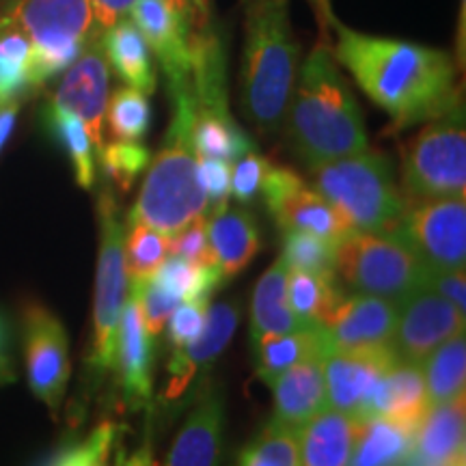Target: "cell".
I'll use <instances>...</instances> for the list:
<instances>
[{
    "label": "cell",
    "mask_w": 466,
    "mask_h": 466,
    "mask_svg": "<svg viewBox=\"0 0 466 466\" xmlns=\"http://www.w3.org/2000/svg\"><path fill=\"white\" fill-rule=\"evenodd\" d=\"M97 156H100L97 162H100L102 171L106 173V177L119 188V192L130 190L134 179L147 171L151 160L147 147H143L141 143L126 141L104 145V147L97 151Z\"/></svg>",
    "instance_id": "cell-40"
},
{
    "label": "cell",
    "mask_w": 466,
    "mask_h": 466,
    "mask_svg": "<svg viewBox=\"0 0 466 466\" xmlns=\"http://www.w3.org/2000/svg\"><path fill=\"white\" fill-rule=\"evenodd\" d=\"M439 466H464V458L451 460V462H445V464H439Z\"/></svg>",
    "instance_id": "cell-54"
},
{
    "label": "cell",
    "mask_w": 466,
    "mask_h": 466,
    "mask_svg": "<svg viewBox=\"0 0 466 466\" xmlns=\"http://www.w3.org/2000/svg\"><path fill=\"white\" fill-rule=\"evenodd\" d=\"M428 268L464 270L466 264V201H406L400 223L391 231Z\"/></svg>",
    "instance_id": "cell-9"
},
{
    "label": "cell",
    "mask_w": 466,
    "mask_h": 466,
    "mask_svg": "<svg viewBox=\"0 0 466 466\" xmlns=\"http://www.w3.org/2000/svg\"><path fill=\"white\" fill-rule=\"evenodd\" d=\"M102 48L108 67H113L127 86L138 89L145 96L156 91L158 76L154 67V55L130 17H124L102 33Z\"/></svg>",
    "instance_id": "cell-25"
},
{
    "label": "cell",
    "mask_w": 466,
    "mask_h": 466,
    "mask_svg": "<svg viewBox=\"0 0 466 466\" xmlns=\"http://www.w3.org/2000/svg\"><path fill=\"white\" fill-rule=\"evenodd\" d=\"M223 442V404L201 401L175 436L165 466H217Z\"/></svg>",
    "instance_id": "cell-24"
},
{
    "label": "cell",
    "mask_w": 466,
    "mask_h": 466,
    "mask_svg": "<svg viewBox=\"0 0 466 466\" xmlns=\"http://www.w3.org/2000/svg\"><path fill=\"white\" fill-rule=\"evenodd\" d=\"M104 124L116 141L141 143L151 124V106L145 93L132 86H121L108 97Z\"/></svg>",
    "instance_id": "cell-36"
},
{
    "label": "cell",
    "mask_w": 466,
    "mask_h": 466,
    "mask_svg": "<svg viewBox=\"0 0 466 466\" xmlns=\"http://www.w3.org/2000/svg\"><path fill=\"white\" fill-rule=\"evenodd\" d=\"M190 3V33L206 31L212 22V0H188Z\"/></svg>",
    "instance_id": "cell-49"
},
{
    "label": "cell",
    "mask_w": 466,
    "mask_h": 466,
    "mask_svg": "<svg viewBox=\"0 0 466 466\" xmlns=\"http://www.w3.org/2000/svg\"><path fill=\"white\" fill-rule=\"evenodd\" d=\"M326 17L337 33L335 61L391 116L395 127L432 121L460 104L458 69L445 50L359 33L337 22L330 11Z\"/></svg>",
    "instance_id": "cell-1"
},
{
    "label": "cell",
    "mask_w": 466,
    "mask_h": 466,
    "mask_svg": "<svg viewBox=\"0 0 466 466\" xmlns=\"http://www.w3.org/2000/svg\"><path fill=\"white\" fill-rule=\"evenodd\" d=\"M464 395L447 404L430 408L419 425L415 447L404 466H439L464 458L466 415Z\"/></svg>",
    "instance_id": "cell-22"
},
{
    "label": "cell",
    "mask_w": 466,
    "mask_h": 466,
    "mask_svg": "<svg viewBox=\"0 0 466 466\" xmlns=\"http://www.w3.org/2000/svg\"><path fill=\"white\" fill-rule=\"evenodd\" d=\"M208 233L225 279L240 275L259 253L258 223L247 209L225 206L212 212V218L208 220Z\"/></svg>",
    "instance_id": "cell-23"
},
{
    "label": "cell",
    "mask_w": 466,
    "mask_h": 466,
    "mask_svg": "<svg viewBox=\"0 0 466 466\" xmlns=\"http://www.w3.org/2000/svg\"><path fill=\"white\" fill-rule=\"evenodd\" d=\"M31 42L26 35L9 26H0V108L15 102L31 86L28 80Z\"/></svg>",
    "instance_id": "cell-37"
},
{
    "label": "cell",
    "mask_w": 466,
    "mask_h": 466,
    "mask_svg": "<svg viewBox=\"0 0 466 466\" xmlns=\"http://www.w3.org/2000/svg\"><path fill=\"white\" fill-rule=\"evenodd\" d=\"M299 69L300 44L291 31L289 0H247L242 106L261 134L283 127Z\"/></svg>",
    "instance_id": "cell-3"
},
{
    "label": "cell",
    "mask_w": 466,
    "mask_h": 466,
    "mask_svg": "<svg viewBox=\"0 0 466 466\" xmlns=\"http://www.w3.org/2000/svg\"><path fill=\"white\" fill-rule=\"evenodd\" d=\"M400 305L374 294H346L326 319L330 352L389 348L395 341Z\"/></svg>",
    "instance_id": "cell-15"
},
{
    "label": "cell",
    "mask_w": 466,
    "mask_h": 466,
    "mask_svg": "<svg viewBox=\"0 0 466 466\" xmlns=\"http://www.w3.org/2000/svg\"><path fill=\"white\" fill-rule=\"evenodd\" d=\"M311 188L339 209L354 231L391 233L406 209L391 160L380 151L365 149L311 167Z\"/></svg>",
    "instance_id": "cell-5"
},
{
    "label": "cell",
    "mask_w": 466,
    "mask_h": 466,
    "mask_svg": "<svg viewBox=\"0 0 466 466\" xmlns=\"http://www.w3.org/2000/svg\"><path fill=\"white\" fill-rule=\"evenodd\" d=\"M238 466H300L299 432L268 423L258 439L244 447Z\"/></svg>",
    "instance_id": "cell-39"
},
{
    "label": "cell",
    "mask_w": 466,
    "mask_h": 466,
    "mask_svg": "<svg viewBox=\"0 0 466 466\" xmlns=\"http://www.w3.org/2000/svg\"><path fill=\"white\" fill-rule=\"evenodd\" d=\"M7 371V324L0 316V376Z\"/></svg>",
    "instance_id": "cell-51"
},
{
    "label": "cell",
    "mask_w": 466,
    "mask_h": 466,
    "mask_svg": "<svg viewBox=\"0 0 466 466\" xmlns=\"http://www.w3.org/2000/svg\"><path fill=\"white\" fill-rule=\"evenodd\" d=\"M464 326L466 313L436 291L423 288L400 302L393 348L400 359L423 363L441 343L464 333Z\"/></svg>",
    "instance_id": "cell-13"
},
{
    "label": "cell",
    "mask_w": 466,
    "mask_h": 466,
    "mask_svg": "<svg viewBox=\"0 0 466 466\" xmlns=\"http://www.w3.org/2000/svg\"><path fill=\"white\" fill-rule=\"evenodd\" d=\"M238 326V309L231 302H209L203 330L184 348L173 350L168 360V384L165 389V400L173 401L182 398V393L195 380L201 367L212 363L231 341Z\"/></svg>",
    "instance_id": "cell-18"
},
{
    "label": "cell",
    "mask_w": 466,
    "mask_h": 466,
    "mask_svg": "<svg viewBox=\"0 0 466 466\" xmlns=\"http://www.w3.org/2000/svg\"><path fill=\"white\" fill-rule=\"evenodd\" d=\"M173 119L167 130L165 147L149 160L138 199L127 218L165 233L182 231L192 220L209 214L208 195L199 179V156L192 145L195 102L190 86L171 91Z\"/></svg>",
    "instance_id": "cell-4"
},
{
    "label": "cell",
    "mask_w": 466,
    "mask_h": 466,
    "mask_svg": "<svg viewBox=\"0 0 466 466\" xmlns=\"http://www.w3.org/2000/svg\"><path fill=\"white\" fill-rule=\"evenodd\" d=\"M97 212H100V259H97L96 305H93L89 370L96 376H104L115 367L121 309L127 299V272L124 258L126 231L119 218V208L110 192H102Z\"/></svg>",
    "instance_id": "cell-8"
},
{
    "label": "cell",
    "mask_w": 466,
    "mask_h": 466,
    "mask_svg": "<svg viewBox=\"0 0 466 466\" xmlns=\"http://www.w3.org/2000/svg\"><path fill=\"white\" fill-rule=\"evenodd\" d=\"M127 17L141 31L151 55L158 58L168 91L190 86V25L165 0H137Z\"/></svg>",
    "instance_id": "cell-17"
},
{
    "label": "cell",
    "mask_w": 466,
    "mask_h": 466,
    "mask_svg": "<svg viewBox=\"0 0 466 466\" xmlns=\"http://www.w3.org/2000/svg\"><path fill=\"white\" fill-rule=\"evenodd\" d=\"M430 408L432 406L425 391L421 363L398 359V363L384 374L382 417L417 432Z\"/></svg>",
    "instance_id": "cell-28"
},
{
    "label": "cell",
    "mask_w": 466,
    "mask_h": 466,
    "mask_svg": "<svg viewBox=\"0 0 466 466\" xmlns=\"http://www.w3.org/2000/svg\"><path fill=\"white\" fill-rule=\"evenodd\" d=\"M360 423L326 406L299 430L300 466H350Z\"/></svg>",
    "instance_id": "cell-21"
},
{
    "label": "cell",
    "mask_w": 466,
    "mask_h": 466,
    "mask_svg": "<svg viewBox=\"0 0 466 466\" xmlns=\"http://www.w3.org/2000/svg\"><path fill=\"white\" fill-rule=\"evenodd\" d=\"M209 300H182L168 318V341L173 350L184 348L203 330Z\"/></svg>",
    "instance_id": "cell-44"
},
{
    "label": "cell",
    "mask_w": 466,
    "mask_h": 466,
    "mask_svg": "<svg viewBox=\"0 0 466 466\" xmlns=\"http://www.w3.org/2000/svg\"><path fill=\"white\" fill-rule=\"evenodd\" d=\"M168 255L190 261V264L218 266L217 253H214L212 242H209L208 220L197 218L190 225H186L182 231L173 233L168 238Z\"/></svg>",
    "instance_id": "cell-43"
},
{
    "label": "cell",
    "mask_w": 466,
    "mask_h": 466,
    "mask_svg": "<svg viewBox=\"0 0 466 466\" xmlns=\"http://www.w3.org/2000/svg\"><path fill=\"white\" fill-rule=\"evenodd\" d=\"M261 195L272 218L283 231H305L339 244L354 229L335 206L289 167H270L261 182Z\"/></svg>",
    "instance_id": "cell-10"
},
{
    "label": "cell",
    "mask_w": 466,
    "mask_h": 466,
    "mask_svg": "<svg viewBox=\"0 0 466 466\" xmlns=\"http://www.w3.org/2000/svg\"><path fill=\"white\" fill-rule=\"evenodd\" d=\"M0 26L26 35L31 46H86L102 37L91 0H14Z\"/></svg>",
    "instance_id": "cell-12"
},
{
    "label": "cell",
    "mask_w": 466,
    "mask_h": 466,
    "mask_svg": "<svg viewBox=\"0 0 466 466\" xmlns=\"http://www.w3.org/2000/svg\"><path fill=\"white\" fill-rule=\"evenodd\" d=\"M423 288L436 291V294H441L442 299L450 300L451 305H456L460 311L466 313L464 270H436V268H428Z\"/></svg>",
    "instance_id": "cell-47"
},
{
    "label": "cell",
    "mask_w": 466,
    "mask_h": 466,
    "mask_svg": "<svg viewBox=\"0 0 466 466\" xmlns=\"http://www.w3.org/2000/svg\"><path fill=\"white\" fill-rule=\"evenodd\" d=\"M134 3H137V0H91L93 15H96L100 33L108 31L110 26L127 17Z\"/></svg>",
    "instance_id": "cell-48"
},
{
    "label": "cell",
    "mask_w": 466,
    "mask_h": 466,
    "mask_svg": "<svg viewBox=\"0 0 466 466\" xmlns=\"http://www.w3.org/2000/svg\"><path fill=\"white\" fill-rule=\"evenodd\" d=\"M127 236H124L126 272L132 283H143L156 277L168 258V236L147 225L127 218Z\"/></svg>",
    "instance_id": "cell-35"
},
{
    "label": "cell",
    "mask_w": 466,
    "mask_h": 466,
    "mask_svg": "<svg viewBox=\"0 0 466 466\" xmlns=\"http://www.w3.org/2000/svg\"><path fill=\"white\" fill-rule=\"evenodd\" d=\"M119 466H154V462H151V453L147 447H143V450L132 453V456L124 460Z\"/></svg>",
    "instance_id": "cell-52"
},
{
    "label": "cell",
    "mask_w": 466,
    "mask_h": 466,
    "mask_svg": "<svg viewBox=\"0 0 466 466\" xmlns=\"http://www.w3.org/2000/svg\"><path fill=\"white\" fill-rule=\"evenodd\" d=\"M223 272L218 266H199L190 261L168 255L160 270L156 272V281L182 300H212V294L223 283Z\"/></svg>",
    "instance_id": "cell-34"
},
{
    "label": "cell",
    "mask_w": 466,
    "mask_h": 466,
    "mask_svg": "<svg viewBox=\"0 0 466 466\" xmlns=\"http://www.w3.org/2000/svg\"><path fill=\"white\" fill-rule=\"evenodd\" d=\"M288 266L279 258L270 270L264 272L255 285L253 309H250V339L258 341L266 335L294 333L305 324L291 311L288 300Z\"/></svg>",
    "instance_id": "cell-27"
},
{
    "label": "cell",
    "mask_w": 466,
    "mask_h": 466,
    "mask_svg": "<svg viewBox=\"0 0 466 466\" xmlns=\"http://www.w3.org/2000/svg\"><path fill=\"white\" fill-rule=\"evenodd\" d=\"M151 335L145 329L141 307H138L137 291H130L121 309L119 335H116L115 365L119 370L121 387H124L127 404L138 406L151 398Z\"/></svg>",
    "instance_id": "cell-19"
},
{
    "label": "cell",
    "mask_w": 466,
    "mask_h": 466,
    "mask_svg": "<svg viewBox=\"0 0 466 466\" xmlns=\"http://www.w3.org/2000/svg\"><path fill=\"white\" fill-rule=\"evenodd\" d=\"M270 160L259 156L258 151L242 156L238 160L236 168L231 171V197L240 203L253 201L259 195L261 182H264L266 173L270 171Z\"/></svg>",
    "instance_id": "cell-45"
},
{
    "label": "cell",
    "mask_w": 466,
    "mask_h": 466,
    "mask_svg": "<svg viewBox=\"0 0 466 466\" xmlns=\"http://www.w3.org/2000/svg\"><path fill=\"white\" fill-rule=\"evenodd\" d=\"M335 270L360 294L404 302L423 289L428 266L393 233L352 231L335 248Z\"/></svg>",
    "instance_id": "cell-7"
},
{
    "label": "cell",
    "mask_w": 466,
    "mask_h": 466,
    "mask_svg": "<svg viewBox=\"0 0 466 466\" xmlns=\"http://www.w3.org/2000/svg\"><path fill=\"white\" fill-rule=\"evenodd\" d=\"M197 168H199L201 186L208 195L209 212L223 209L231 197V165L225 160L199 158Z\"/></svg>",
    "instance_id": "cell-46"
},
{
    "label": "cell",
    "mask_w": 466,
    "mask_h": 466,
    "mask_svg": "<svg viewBox=\"0 0 466 466\" xmlns=\"http://www.w3.org/2000/svg\"><path fill=\"white\" fill-rule=\"evenodd\" d=\"M283 124L291 149L309 168L370 149L357 97L326 44L300 66Z\"/></svg>",
    "instance_id": "cell-2"
},
{
    "label": "cell",
    "mask_w": 466,
    "mask_h": 466,
    "mask_svg": "<svg viewBox=\"0 0 466 466\" xmlns=\"http://www.w3.org/2000/svg\"><path fill=\"white\" fill-rule=\"evenodd\" d=\"M17 102H11L7 106L0 108V151H3L5 145L11 138V134H14V127H15V121H17Z\"/></svg>",
    "instance_id": "cell-50"
},
{
    "label": "cell",
    "mask_w": 466,
    "mask_h": 466,
    "mask_svg": "<svg viewBox=\"0 0 466 466\" xmlns=\"http://www.w3.org/2000/svg\"><path fill=\"white\" fill-rule=\"evenodd\" d=\"M192 145L199 158L225 160L233 165L242 156L255 151V143L233 121L229 110L195 108L192 119Z\"/></svg>",
    "instance_id": "cell-29"
},
{
    "label": "cell",
    "mask_w": 466,
    "mask_h": 466,
    "mask_svg": "<svg viewBox=\"0 0 466 466\" xmlns=\"http://www.w3.org/2000/svg\"><path fill=\"white\" fill-rule=\"evenodd\" d=\"M46 126H48L55 141L66 149L69 160H72L76 184L85 190L93 188L97 177V160L96 151H93L96 147H93L91 137L83 121L74 113H69V110L48 104V108H46Z\"/></svg>",
    "instance_id": "cell-32"
},
{
    "label": "cell",
    "mask_w": 466,
    "mask_h": 466,
    "mask_svg": "<svg viewBox=\"0 0 466 466\" xmlns=\"http://www.w3.org/2000/svg\"><path fill=\"white\" fill-rule=\"evenodd\" d=\"M324 360L326 357L300 360V363L285 370L270 384L272 393H275V415H272L270 423L299 432L309 419L316 417L319 410L329 406Z\"/></svg>",
    "instance_id": "cell-20"
},
{
    "label": "cell",
    "mask_w": 466,
    "mask_h": 466,
    "mask_svg": "<svg viewBox=\"0 0 466 466\" xmlns=\"http://www.w3.org/2000/svg\"><path fill=\"white\" fill-rule=\"evenodd\" d=\"M335 248L337 244L311 236V233L285 231L281 259L288 266V270H300L316 277L337 279Z\"/></svg>",
    "instance_id": "cell-38"
},
{
    "label": "cell",
    "mask_w": 466,
    "mask_h": 466,
    "mask_svg": "<svg viewBox=\"0 0 466 466\" xmlns=\"http://www.w3.org/2000/svg\"><path fill=\"white\" fill-rule=\"evenodd\" d=\"M110 89V67L102 48V37L86 44L76 61L66 69L61 85L56 86L52 106L66 108L83 121L89 132L96 151H100L104 141V119H106V104Z\"/></svg>",
    "instance_id": "cell-14"
},
{
    "label": "cell",
    "mask_w": 466,
    "mask_h": 466,
    "mask_svg": "<svg viewBox=\"0 0 466 466\" xmlns=\"http://www.w3.org/2000/svg\"><path fill=\"white\" fill-rule=\"evenodd\" d=\"M25 357L31 391L56 412L72 374L69 339L61 319L39 302L25 309Z\"/></svg>",
    "instance_id": "cell-11"
},
{
    "label": "cell",
    "mask_w": 466,
    "mask_h": 466,
    "mask_svg": "<svg viewBox=\"0 0 466 466\" xmlns=\"http://www.w3.org/2000/svg\"><path fill=\"white\" fill-rule=\"evenodd\" d=\"M255 360H258V376L268 387L300 360L311 357H329L330 343L324 326L311 324L302 326L294 333L266 335L253 341Z\"/></svg>",
    "instance_id": "cell-26"
},
{
    "label": "cell",
    "mask_w": 466,
    "mask_h": 466,
    "mask_svg": "<svg viewBox=\"0 0 466 466\" xmlns=\"http://www.w3.org/2000/svg\"><path fill=\"white\" fill-rule=\"evenodd\" d=\"M415 439V430L389 421L387 417L365 419L350 466H404Z\"/></svg>",
    "instance_id": "cell-30"
},
{
    "label": "cell",
    "mask_w": 466,
    "mask_h": 466,
    "mask_svg": "<svg viewBox=\"0 0 466 466\" xmlns=\"http://www.w3.org/2000/svg\"><path fill=\"white\" fill-rule=\"evenodd\" d=\"M165 3L175 11V14L182 17V20H186L190 25V3L188 0H165Z\"/></svg>",
    "instance_id": "cell-53"
},
{
    "label": "cell",
    "mask_w": 466,
    "mask_h": 466,
    "mask_svg": "<svg viewBox=\"0 0 466 466\" xmlns=\"http://www.w3.org/2000/svg\"><path fill=\"white\" fill-rule=\"evenodd\" d=\"M113 442L115 425L102 423L83 442L58 453L50 466H110Z\"/></svg>",
    "instance_id": "cell-41"
},
{
    "label": "cell",
    "mask_w": 466,
    "mask_h": 466,
    "mask_svg": "<svg viewBox=\"0 0 466 466\" xmlns=\"http://www.w3.org/2000/svg\"><path fill=\"white\" fill-rule=\"evenodd\" d=\"M393 346L354 352H330L324 360L329 408L365 421V408L378 380L398 363Z\"/></svg>",
    "instance_id": "cell-16"
},
{
    "label": "cell",
    "mask_w": 466,
    "mask_h": 466,
    "mask_svg": "<svg viewBox=\"0 0 466 466\" xmlns=\"http://www.w3.org/2000/svg\"><path fill=\"white\" fill-rule=\"evenodd\" d=\"M430 406H441L464 395L466 389V339L460 333L430 354L421 363Z\"/></svg>",
    "instance_id": "cell-31"
},
{
    "label": "cell",
    "mask_w": 466,
    "mask_h": 466,
    "mask_svg": "<svg viewBox=\"0 0 466 466\" xmlns=\"http://www.w3.org/2000/svg\"><path fill=\"white\" fill-rule=\"evenodd\" d=\"M346 291L339 288L335 279L309 275V272H288V300L291 311L305 324L324 326L333 316Z\"/></svg>",
    "instance_id": "cell-33"
},
{
    "label": "cell",
    "mask_w": 466,
    "mask_h": 466,
    "mask_svg": "<svg viewBox=\"0 0 466 466\" xmlns=\"http://www.w3.org/2000/svg\"><path fill=\"white\" fill-rule=\"evenodd\" d=\"M134 291L138 296V307H141V316L145 322V329L151 337H158L175 311V307L179 305V300L173 294L162 288L156 281V277L147 279L143 283H132Z\"/></svg>",
    "instance_id": "cell-42"
},
{
    "label": "cell",
    "mask_w": 466,
    "mask_h": 466,
    "mask_svg": "<svg viewBox=\"0 0 466 466\" xmlns=\"http://www.w3.org/2000/svg\"><path fill=\"white\" fill-rule=\"evenodd\" d=\"M401 186L406 201L451 199L466 195V130L464 108L458 104L450 113L408 143L401 158Z\"/></svg>",
    "instance_id": "cell-6"
}]
</instances>
